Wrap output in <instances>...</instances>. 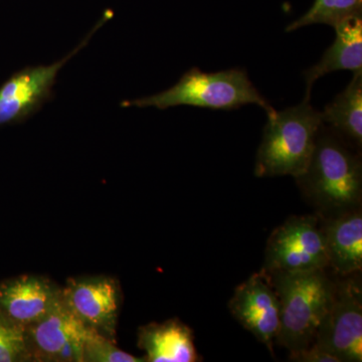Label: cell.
Listing matches in <instances>:
<instances>
[{
	"mask_svg": "<svg viewBox=\"0 0 362 362\" xmlns=\"http://www.w3.org/2000/svg\"><path fill=\"white\" fill-rule=\"evenodd\" d=\"M295 180L304 197L328 218L361 206V158L323 123L310 162Z\"/></svg>",
	"mask_w": 362,
	"mask_h": 362,
	"instance_id": "6da1fadb",
	"label": "cell"
},
{
	"mask_svg": "<svg viewBox=\"0 0 362 362\" xmlns=\"http://www.w3.org/2000/svg\"><path fill=\"white\" fill-rule=\"evenodd\" d=\"M267 275L281 306L280 332L276 342L290 352L306 349L315 341L332 301L335 285L325 270L275 272Z\"/></svg>",
	"mask_w": 362,
	"mask_h": 362,
	"instance_id": "7a4b0ae2",
	"label": "cell"
},
{
	"mask_svg": "<svg viewBox=\"0 0 362 362\" xmlns=\"http://www.w3.org/2000/svg\"><path fill=\"white\" fill-rule=\"evenodd\" d=\"M320 112L310 100L268 117L257 152L255 175L275 177L303 175L315 148L320 130Z\"/></svg>",
	"mask_w": 362,
	"mask_h": 362,
	"instance_id": "3957f363",
	"label": "cell"
},
{
	"mask_svg": "<svg viewBox=\"0 0 362 362\" xmlns=\"http://www.w3.org/2000/svg\"><path fill=\"white\" fill-rule=\"evenodd\" d=\"M247 104H256L268 117L275 109L259 94L243 69H230L218 73H204L199 68L187 71L170 89L153 96L123 102V107H156L157 109L188 105L211 110H235Z\"/></svg>",
	"mask_w": 362,
	"mask_h": 362,
	"instance_id": "277c9868",
	"label": "cell"
},
{
	"mask_svg": "<svg viewBox=\"0 0 362 362\" xmlns=\"http://www.w3.org/2000/svg\"><path fill=\"white\" fill-rule=\"evenodd\" d=\"M328 268L323 223L317 216H295L273 230L262 271L297 273Z\"/></svg>",
	"mask_w": 362,
	"mask_h": 362,
	"instance_id": "5b68a950",
	"label": "cell"
},
{
	"mask_svg": "<svg viewBox=\"0 0 362 362\" xmlns=\"http://www.w3.org/2000/svg\"><path fill=\"white\" fill-rule=\"evenodd\" d=\"M89 330L69 308L62 293L47 315L25 328L30 361L82 362L83 346Z\"/></svg>",
	"mask_w": 362,
	"mask_h": 362,
	"instance_id": "8992f818",
	"label": "cell"
},
{
	"mask_svg": "<svg viewBox=\"0 0 362 362\" xmlns=\"http://www.w3.org/2000/svg\"><path fill=\"white\" fill-rule=\"evenodd\" d=\"M314 342L340 362L362 361V291L356 281L335 285L332 301Z\"/></svg>",
	"mask_w": 362,
	"mask_h": 362,
	"instance_id": "52a82bcc",
	"label": "cell"
},
{
	"mask_svg": "<svg viewBox=\"0 0 362 362\" xmlns=\"http://www.w3.org/2000/svg\"><path fill=\"white\" fill-rule=\"evenodd\" d=\"M108 18H110L108 13H105L103 21L65 58L49 66H28L6 81L0 87V126L23 122L37 113L52 97V87L59 70L86 47L95 30Z\"/></svg>",
	"mask_w": 362,
	"mask_h": 362,
	"instance_id": "ba28073f",
	"label": "cell"
},
{
	"mask_svg": "<svg viewBox=\"0 0 362 362\" xmlns=\"http://www.w3.org/2000/svg\"><path fill=\"white\" fill-rule=\"evenodd\" d=\"M62 293L64 301L86 327L116 341L123 300L117 279L109 276L70 279Z\"/></svg>",
	"mask_w": 362,
	"mask_h": 362,
	"instance_id": "9c48e42d",
	"label": "cell"
},
{
	"mask_svg": "<svg viewBox=\"0 0 362 362\" xmlns=\"http://www.w3.org/2000/svg\"><path fill=\"white\" fill-rule=\"evenodd\" d=\"M228 309L233 318L273 354L280 332L281 306L265 272L254 274L235 288Z\"/></svg>",
	"mask_w": 362,
	"mask_h": 362,
	"instance_id": "30bf717a",
	"label": "cell"
},
{
	"mask_svg": "<svg viewBox=\"0 0 362 362\" xmlns=\"http://www.w3.org/2000/svg\"><path fill=\"white\" fill-rule=\"evenodd\" d=\"M62 296V287L37 275L21 276L0 285V315L25 329L47 315Z\"/></svg>",
	"mask_w": 362,
	"mask_h": 362,
	"instance_id": "8fae6325",
	"label": "cell"
},
{
	"mask_svg": "<svg viewBox=\"0 0 362 362\" xmlns=\"http://www.w3.org/2000/svg\"><path fill=\"white\" fill-rule=\"evenodd\" d=\"M328 267L341 276L354 275L362 269V213L361 206L323 223Z\"/></svg>",
	"mask_w": 362,
	"mask_h": 362,
	"instance_id": "7c38bea8",
	"label": "cell"
},
{
	"mask_svg": "<svg viewBox=\"0 0 362 362\" xmlns=\"http://www.w3.org/2000/svg\"><path fill=\"white\" fill-rule=\"evenodd\" d=\"M138 347L146 354L147 362H197L194 333L180 319L149 323L138 330Z\"/></svg>",
	"mask_w": 362,
	"mask_h": 362,
	"instance_id": "4fadbf2b",
	"label": "cell"
},
{
	"mask_svg": "<svg viewBox=\"0 0 362 362\" xmlns=\"http://www.w3.org/2000/svg\"><path fill=\"white\" fill-rule=\"evenodd\" d=\"M337 39L324 52L320 62L305 71L306 96L311 99L312 86L319 78L340 70L362 71V13L350 16L334 26Z\"/></svg>",
	"mask_w": 362,
	"mask_h": 362,
	"instance_id": "5bb4252c",
	"label": "cell"
},
{
	"mask_svg": "<svg viewBox=\"0 0 362 362\" xmlns=\"http://www.w3.org/2000/svg\"><path fill=\"white\" fill-rule=\"evenodd\" d=\"M321 121L349 148L362 147V71L320 112Z\"/></svg>",
	"mask_w": 362,
	"mask_h": 362,
	"instance_id": "9a60e30c",
	"label": "cell"
},
{
	"mask_svg": "<svg viewBox=\"0 0 362 362\" xmlns=\"http://www.w3.org/2000/svg\"><path fill=\"white\" fill-rule=\"evenodd\" d=\"M358 13H362V0H315L304 16L286 28V32H293L315 23L334 28L342 21Z\"/></svg>",
	"mask_w": 362,
	"mask_h": 362,
	"instance_id": "2e32d148",
	"label": "cell"
},
{
	"mask_svg": "<svg viewBox=\"0 0 362 362\" xmlns=\"http://www.w3.org/2000/svg\"><path fill=\"white\" fill-rule=\"evenodd\" d=\"M82 362H146V358L123 351L114 340L90 329L83 346Z\"/></svg>",
	"mask_w": 362,
	"mask_h": 362,
	"instance_id": "e0dca14e",
	"label": "cell"
},
{
	"mask_svg": "<svg viewBox=\"0 0 362 362\" xmlns=\"http://www.w3.org/2000/svg\"><path fill=\"white\" fill-rule=\"evenodd\" d=\"M30 361L25 329L0 315V362Z\"/></svg>",
	"mask_w": 362,
	"mask_h": 362,
	"instance_id": "ac0fdd59",
	"label": "cell"
},
{
	"mask_svg": "<svg viewBox=\"0 0 362 362\" xmlns=\"http://www.w3.org/2000/svg\"><path fill=\"white\" fill-rule=\"evenodd\" d=\"M290 361L294 362H340L337 356L324 349L316 342L306 349L290 352Z\"/></svg>",
	"mask_w": 362,
	"mask_h": 362,
	"instance_id": "d6986e66",
	"label": "cell"
}]
</instances>
